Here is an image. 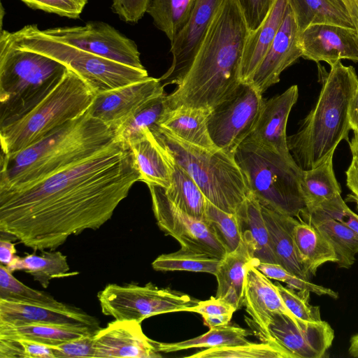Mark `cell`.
I'll return each instance as SVG.
<instances>
[{"label":"cell","mask_w":358,"mask_h":358,"mask_svg":"<svg viewBox=\"0 0 358 358\" xmlns=\"http://www.w3.org/2000/svg\"><path fill=\"white\" fill-rule=\"evenodd\" d=\"M97 298L103 315L140 323L153 315L187 312L199 302L189 294L151 282L143 286L108 284L98 293Z\"/></svg>","instance_id":"30bf717a"},{"label":"cell","mask_w":358,"mask_h":358,"mask_svg":"<svg viewBox=\"0 0 358 358\" xmlns=\"http://www.w3.org/2000/svg\"><path fill=\"white\" fill-rule=\"evenodd\" d=\"M116 140L115 130L90 109L37 143L1 154L0 190L20 188L89 158Z\"/></svg>","instance_id":"3957f363"},{"label":"cell","mask_w":358,"mask_h":358,"mask_svg":"<svg viewBox=\"0 0 358 358\" xmlns=\"http://www.w3.org/2000/svg\"><path fill=\"white\" fill-rule=\"evenodd\" d=\"M348 115L352 130L358 133V88L351 99Z\"/></svg>","instance_id":"9f6ffc18"},{"label":"cell","mask_w":358,"mask_h":358,"mask_svg":"<svg viewBox=\"0 0 358 358\" xmlns=\"http://www.w3.org/2000/svg\"><path fill=\"white\" fill-rule=\"evenodd\" d=\"M243 305L264 338L275 314L284 313L296 318L283 303L275 284L255 264L246 272Z\"/></svg>","instance_id":"7402d4cb"},{"label":"cell","mask_w":358,"mask_h":358,"mask_svg":"<svg viewBox=\"0 0 358 358\" xmlns=\"http://www.w3.org/2000/svg\"><path fill=\"white\" fill-rule=\"evenodd\" d=\"M66 71L57 60L17 48L0 36V128L31 110Z\"/></svg>","instance_id":"5b68a950"},{"label":"cell","mask_w":358,"mask_h":358,"mask_svg":"<svg viewBox=\"0 0 358 358\" xmlns=\"http://www.w3.org/2000/svg\"><path fill=\"white\" fill-rule=\"evenodd\" d=\"M96 333L82 328L40 324L13 325L0 322V338H24L50 345H56Z\"/></svg>","instance_id":"d6a6232c"},{"label":"cell","mask_w":358,"mask_h":358,"mask_svg":"<svg viewBox=\"0 0 358 358\" xmlns=\"http://www.w3.org/2000/svg\"><path fill=\"white\" fill-rule=\"evenodd\" d=\"M334 330L326 321L306 322L284 313L275 314L264 341H274L295 358L325 357L334 339Z\"/></svg>","instance_id":"5bb4252c"},{"label":"cell","mask_w":358,"mask_h":358,"mask_svg":"<svg viewBox=\"0 0 358 358\" xmlns=\"http://www.w3.org/2000/svg\"><path fill=\"white\" fill-rule=\"evenodd\" d=\"M346 184L351 192L350 200L355 202L358 209V157L352 156L349 167L345 171Z\"/></svg>","instance_id":"f5cc1de1"},{"label":"cell","mask_w":358,"mask_h":358,"mask_svg":"<svg viewBox=\"0 0 358 358\" xmlns=\"http://www.w3.org/2000/svg\"><path fill=\"white\" fill-rule=\"evenodd\" d=\"M242 242L257 262L277 264L260 203L249 194L236 211Z\"/></svg>","instance_id":"cb8c5ba5"},{"label":"cell","mask_w":358,"mask_h":358,"mask_svg":"<svg viewBox=\"0 0 358 358\" xmlns=\"http://www.w3.org/2000/svg\"><path fill=\"white\" fill-rule=\"evenodd\" d=\"M305 222L317 229L332 245L341 268H350L358 254V235L349 227L322 210L303 212Z\"/></svg>","instance_id":"f1b7e54d"},{"label":"cell","mask_w":358,"mask_h":358,"mask_svg":"<svg viewBox=\"0 0 358 358\" xmlns=\"http://www.w3.org/2000/svg\"><path fill=\"white\" fill-rule=\"evenodd\" d=\"M50 37L94 55L136 69H145L134 41L110 24L88 22L84 26L43 30Z\"/></svg>","instance_id":"4fadbf2b"},{"label":"cell","mask_w":358,"mask_h":358,"mask_svg":"<svg viewBox=\"0 0 358 358\" xmlns=\"http://www.w3.org/2000/svg\"><path fill=\"white\" fill-rule=\"evenodd\" d=\"M287 1L300 33L311 25L321 24L355 29L350 17L328 0Z\"/></svg>","instance_id":"836d02e7"},{"label":"cell","mask_w":358,"mask_h":358,"mask_svg":"<svg viewBox=\"0 0 358 358\" xmlns=\"http://www.w3.org/2000/svg\"><path fill=\"white\" fill-rule=\"evenodd\" d=\"M159 78L148 77L115 90L96 94L92 115L114 130L150 99L164 94Z\"/></svg>","instance_id":"2e32d148"},{"label":"cell","mask_w":358,"mask_h":358,"mask_svg":"<svg viewBox=\"0 0 358 358\" xmlns=\"http://www.w3.org/2000/svg\"><path fill=\"white\" fill-rule=\"evenodd\" d=\"M0 358H55L50 345L24 338H0Z\"/></svg>","instance_id":"f6af8a7d"},{"label":"cell","mask_w":358,"mask_h":358,"mask_svg":"<svg viewBox=\"0 0 358 358\" xmlns=\"http://www.w3.org/2000/svg\"><path fill=\"white\" fill-rule=\"evenodd\" d=\"M151 0H113L112 9L127 23H136L146 13Z\"/></svg>","instance_id":"f907efd6"},{"label":"cell","mask_w":358,"mask_h":358,"mask_svg":"<svg viewBox=\"0 0 358 358\" xmlns=\"http://www.w3.org/2000/svg\"><path fill=\"white\" fill-rule=\"evenodd\" d=\"M350 149L352 156L358 157V133L354 132V137L348 141Z\"/></svg>","instance_id":"680465c9"},{"label":"cell","mask_w":358,"mask_h":358,"mask_svg":"<svg viewBox=\"0 0 358 358\" xmlns=\"http://www.w3.org/2000/svg\"><path fill=\"white\" fill-rule=\"evenodd\" d=\"M164 93L156 96L142 106L115 129L116 140L128 143L140 136L145 129L155 131L159 122L169 110Z\"/></svg>","instance_id":"8d00e7d4"},{"label":"cell","mask_w":358,"mask_h":358,"mask_svg":"<svg viewBox=\"0 0 358 358\" xmlns=\"http://www.w3.org/2000/svg\"><path fill=\"white\" fill-rule=\"evenodd\" d=\"M0 299L33 302H52L56 301L53 296L34 289L21 282L3 264L0 265Z\"/></svg>","instance_id":"ee69618b"},{"label":"cell","mask_w":358,"mask_h":358,"mask_svg":"<svg viewBox=\"0 0 358 358\" xmlns=\"http://www.w3.org/2000/svg\"><path fill=\"white\" fill-rule=\"evenodd\" d=\"M96 93L68 69L55 88L17 120L0 128L1 155L16 153L86 113Z\"/></svg>","instance_id":"8992f818"},{"label":"cell","mask_w":358,"mask_h":358,"mask_svg":"<svg viewBox=\"0 0 358 358\" xmlns=\"http://www.w3.org/2000/svg\"><path fill=\"white\" fill-rule=\"evenodd\" d=\"M319 210L345 224L358 235V215L347 206L341 196L327 203Z\"/></svg>","instance_id":"816d5d0a"},{"label":"cell","mask_w":358,"mask_h":358,"mask_svg":"<svg viewBox=\"0 0 358 358\" xmlns=\"http://www.w3.org/2000/svg\"><path fill=\"white\" fill-rule=\"evenodd\" d=\"M250 31L235 0H224L194 57L166 94L169 110L180 106L210 110L241 83L240 68Z\"/></svg>","instance_id":"7a4b0ae2"},{"label":"cell","mask_w":358,"mask_h":358,"mask_svg":"<svg viewBox=\"0 0 358 358\" xmlns=\"http://www.w3.org/2000/svg\"><path fill=\"white\" fill-rule=\"evenodd\" d=\"M0 322L17 325L40 324L87 329L97 332L98 320L80 308L62 302H33L0 299Z\"/></svg>","instance_id":"9a60e30c"},{"label":"cell","mask_w":358,"mask_h":358,"mask_svg":"<svg viewBox=\"0 0 358 358\" xmlns=\"http://www.w3.org/2000/svg\"><path fill=\"white\" fill-rule=\"evenodd\" d=\"M275 285L283 303L296 318L306 322L322 320L320 307L310 303V292L295 290L279 282Z\"/></svg>","instance_id":"7bdbcfd3"},{"label":"cell","mask_w":358,"mask_h":358,"mask_svg":"<svg viewBox=\"0 0 358 358\" xmlns=\"http://www.w3.org/2000/svg\"><path fill=\"white\" fill-rule=\"evenodd\" d=\"M250 191L263 206L299 218L306 205L301 187L303 170L266 147L245 138L234 152Z\"/></svg>","instance_id":"ba28073f"},{"label":"cell","mask_w":358,"mask_h":358,"mask_svg":"<svg viewBox=\"0 0 358 358\" xmlns=\"http://www.w3.org/2000/svg\"><path fill=\"white\" fill-rule=\"evenodd\" d=\"M210 110L201 108L180 106L168 110L162 117L159 129L190 144L206 149L217 148L207 126Z\"/></svg>","instance_id":"83f0119b"},{"label":"cell","mask_w":358,"mask_h":358,"mask_svg":"<svg viewBox=\"0 0 358 358\" xmlns=\"http://www.w3.org/2000/svg\"><path fill=\"white\" fill-rule=\"evenodd\" d=\"M250 333L238 326L222 325L210 328V330L195 338L176 342H158L157 349L162 353H169L191 348H213L231 346L248 342L247 336Z\"/></svg>","instance_id":"e575fe53"},{"label":"cell","mask_w":358,"mask_h":358,"mask_svg":"<svg viewBox=\"0 0 358 358\" xmlns=\"http://www.w3.org/2000/svg\"><path fill=\"white\" fill-rule=\"evenodd\" d=\"M264 103L262 94L250 84L241 83L228 98L209 112L207 126L215 145L234 155L255 129Z\"/></svg>","instance_id":"8fae6325"},{"label":"cell","mask_w":358,"mask_h":358,"mask_svg":"<svg viewBox=\"0 0 358 358\" xmlns=\"http://www.w3.org/2000/svg\"><path fill=\"white\" fill-rule=\"evenodd\" d=\"M139 180L129 145L115 140L38 181L0 190V233L35 251L55 250L103 225Z\"/></svg>","instance_id":"6da1fadb"},{"label":"cell","mask_w":358,"mask_h":358,"mask_svg":"<svg viewBox=\"0 0 358 358\" xmlns=\"http://www.w3.org/2000/svg\"><path fill=\"white\" fill-rule=\"evenodd\" d=\"M299 261L311 276L327 262L338 261L335 250L327 238L313 224L299 221L293 230Z\"/></svg>","instance_id":"f546056e"},{"label":"cell","mask_w":358,"mask_h":358,"mask_svg":"<svg viewBox=\"0 0 358 358\" xmlns=\"http://www.w3.org/2000/svg\"><path fill=\"white\" fill-rule=\"evenodd\" d=\"M352 20L358 32V0H328Z\"/></svg>","instance_id":"db71d44e"},{"label":"cell","mask_w":358,"mask_h":358,"mask_svg":"<svg viewBox=\"0 0 358 358\" xmlns=\"http://www.w3.org/2000/svg\"><path fill=\"white\" fill-rule=\"evenodd\" d=\"M203 220L227 253L234 252L239 247L242 240L235 214L221 210L207 199Z\"/></svg>","instance_id":"60d3db41"},{"label":"cell","mask_w":358,"mask_h":358,"mask_svg":"<svg viewBox=\"0 0 358 358\" xmlns=\"http://www.w3.org/2000/svg\"><path fill=\"white\" fill-rule=\"evenodd\" d=\"M220 260L211 255L181 248L176 252L158 256L152 266L159 271H186L215 275Z\"/></svg>","instance_id":"74e56055"},{"label":"cell","mask_w":358,"mask_h":358,"mask_svg":"<svg viewBox=\"0 0 358 358\" xmlns=\"http://www.w3.org/2000/svg\"><path fill=\"white\" fill-rule=\"evenodd\" d=\"M255 266L270 279L285 282L288 287L295 290H306L317 295L328 296L334 299L338 298L337 292L317 284L310 280L301 278L282 267L281 265L273 263L257 262Z\"/></svg>","instance_id":"b9f144b4"},{"label":"cell","mask_w":358,"mask_h":358,"mask_svg":"<svg viewBox=\"0 0 358 358\" xmlns=\"http://www.w3.org/2000/svg\"><path fill=\"white\" fill-rule=\"evenodd\" d=\"M348 353L350 356L358 358V334L350 338Z\"/></svg>","instance_id":"6f0895ef"},{"label":"cell","mask_w":358,"mask_h":358,"mask_svg":"<svg viewBox=\"0 0 358 358\" xmlns=\"http://www.w3.org/2000/svg\"><path fill=\"white\" fill-rule=\"evenodd\" d=\"M127 145L140 174L139 181L168 188L171 178L169 155L151 130L145 129Z\"/></svg>","instance_id":"603a6c76"},{"label":"cell","mask_w":358,"mask_h":358,"mask_svg":"<svg viewBox=\"0 0 358 358\" xmlns=\"http://www.w3.org/2000/svg\"><path fill=\"white\" fill-rule=\"evenodd\" d=\"M141 323L115 320L94 336L95 358L162 357L158 342L143 333Z\"/></svg>","instance_id":"ac0fdd59"},{"label":"cell","mask_w":358,"mask_h":358,"mask_svg":"<svg viewBox=\"0 0 358 358\" xmlns=\"http://www.w3.org/2000/svg\"><path fill=\"white\" fill-rule=\"evenodd\" d=\"M299 35L294 15L288 6L273 41L248 83L262 94L278 83L281 73L302 57Z\"/></svg>","instance_id":"ffe728a7"},{"label":"cell","mask_w":358,"mask_h":358,"mask_svg":"<svg viewBox=\"0 0 358 358\" xmlns=\"http://www.w3.org/2000/svg\"><path fill=\"white\" fill-rule=\"evenodd\" d=\"M236 309L222 299L212 296L188 309L187 312L199 313L209 328L228 324Z\"/></svg>","instance_id":"bcb514c9"},{"label":"cell","mask_w":358,"mask_h":358,"mask_svg":"<svg viewBox=\"0 0 358 358\" xmlns=\"http://www.w3.org/2000/svg\"><path fill=\"white\" fill-rule=\"evenodd\" d=\"M287 0H275L262 24L250 33L243 50L240 80L248 83L265 56L285 18Z\"/></svg>","instance_id":"484cf974"},{"label":"cell","mask_w":358,"mask_h":358,"mask_svg":"<svg viewBox=\"0 0 358 358\" xmlns=\"http://www.w3.org/2000/svg\"><path fill=\"white\" fill-rule=\"evenodd\" d=\"M28 7L71 19L80 17L88 0H20Z\"/></svg>","instance_id":"7dc6e473"},{"label":"cell","mask_w":358,"mask_h":358,"mask_svg":"<svg viewBox=\"0 0 358 358\" xmlns=\"http://www.w3.org/2000/svg\"><path fill=\"white\" fill-rule=\"evenodd\" d=\"M255 261L242 242L234 252L221 259L214 275L217 282L215 297L232 305L236 310L243 306L246 272Z\"/></svg>","instance_id":"4316f807"},{"label":"cell","mask_w":358,"mask_h":358,"mask_svg":"<svg viewBox=\"0 0 358 358\" xmlns=\"http://www.w3.org/2000/svg\"><path fill=\"white\" fill-rule=\"evenodd\" d=\"M250 33L255 31L267 17L275 0H235Z\"/></svg>","instance_id":"c3c4849f"},{"label":"cell","mask_w":358,"mask_h":358,"mask_svg":"<svg viewBox=\"0 0 358 358\" xmlns=\"http://www.w3.org/2000/svg\"><path fill=\"white\" fill-rule=\"evenodd\" d=\"M22 270L30 274L43 288L52 279L76 275L69 273L66 256L59 251H42L40 255L28 254L22 257Z\"/></svg>","instance_id":"ab89813d"},{"label":"cell","mask_w":358,"mask_h":358,"mask_svg":"<svg viewBox=\"0 0 358 358\" xmlns=\"http://www.w3.org/2000/svg\"><path fill=\"white\" fill-rule=\"evenodd\" d=\"M94 335H89L51 345L55 358L92 357L95 358Z\"/></svg>","instance_id":"681fc988"},{"label":"cell","mask_w":358,"mask_h":358,"mask_svg":"<svg viewBox=\"0 0 358 358\" xmlns=\"http://www.w3.org/2000/svg\"><path fill=\"white\" fill-rule=\"evenodd\" d=\"M17 48L34 51L52 58L85 80L98 94L148 78L145 69L129 66L60 42L28 24L1 35Z\"/></svg>","instance_id":"9c48e42d"},{"label":"cell","mask_w":358,"mask_h":358,"mask_svg":"<svg viewBox=\"0 0 358 358\" xmlns=\"http://www.w3.org/2000/svg\"><path fill=\"white\" fill-rule=\"evenodd\" d=\"M261 205L268 231L270 245L278 264L292 274L310 280V275L300 264L294 241L293 230L298 223L296 217L284 215Z\"/></svg>","instance_id":"d4e9b609"},{"label":"cell","mask_w":358,"mask_h":358,"mask_svg":"<svg viewBox=\"0 0 358 358\" xmlns=\"http://www.w3.org/2000/svg\"><path fill=\"white\" fill-rule=\"evenodd\" d=\"M358 88L353 66L341 61L331 65L315 107L303 119L298 131L287 136L290 154L298 166L313 169L334 154L339 143L348 141L352 130L349 106Z\"/></svg>","instance_id":"277c9868"},{"label":"cell","mask_w":358,"mask_h":358,"mask_svg":"<svg viewBox=\"0 0 358 358\" xmlns=\"http://www.w3.org/2000/svg\"><path fill=\"white\" fill-rule=\"evenodd\" d=\"M334 154L330 155L320 165L303 170L301 187L306 205L303 212L312 213L324 203L341 196V189L333 168Z\"/></svg>","instance_id":"4dcf8cb0"},{"label":"cell","mask_w":358,"mask_h":358,"mask_svg":"<svg viewBox=\"0 0 358 358\" xmlns=\"http://www.w3.org/2000/svg\"><path fill=\"white\" fill-rule=\"evenodd\" d=\"M192 358H295L287 350L273 341L256 343L247 342L236 345L207 348L187 356Z\"/></svg>","instance_id":"f35d334b"},{"label":"cell","mask_w":358,"mask_h":358,"mask_svg":"<svg viewBox=\"0 0 358 358\" xmlns=\"http://www.w3.org/2000/svg\"><path fill=\"white\" fill-rule=\"evenodd\" d=\"M196 0H151L146 13L171 43L186 25Z\"/></svg>","instance_id":"d590c367"},{"label":"cell","mask_w":358,"mask_h":358,"mask_svg":"<svg viewBox=\"0 0 358 358\" xmlns=\"http://www.w3.org/2000/svg\"><path fill=\"white\" fill-rule=\"evenodd\" d=\"M298 96V86L294 85L282 94L264 100L259 120L247 138L273 150L289 162H295L288 148L286 129Z\"/></svg>","instance_id":"44dd1931"},{"label":"cell","mask_w":358,"mask_h":358,"mask_svg":"<svg viewBox=\"0 0 358 358\" xmlns=\"http://www.w3.org/2000/svg\"><path fill=\"white\" fill-rule=\"evenodd\" d=\"M152 132L210 202L225 212L236 213L250 191L234 155L220 148L209 150L190 144L160 129Z\"/></svg>","instance_id":"52a82bcc"},{"label":"cell","mask_w":358,"mask_h":358,"mask_svg":"<svg viewBox=\"0 0 358 358\" xmlns=\"http://www.w3.org/2000/svg\"><path fill=\"white\" fill-rule=\"evenodd\" d=\"M224 0H196L189 20L171 43V66L159 78L164 87L174 85L188 68Z\"/></svg>","instance_id":"e0dca14e"},{"label":"cell","mask_w":358,"mask_h":358,"mask_svg":"<svg viewBox=\"0 0 358 358\" xmlns=\"http://www.w3.org/2000/svg\"><path fill=\"white\" fill-rule=\"evenodd\" d=\"M302 57L330 66L341 59L358 62V32L331 24H314L300 33Z\"/></svg>","instance_id":"d6986e66"},{"label":"cell","mask_w":358,"mask_h":358,"mask_svg":"<svg viewBox=\"0 0 358 358\" xmlns=\"http://www.w3.org/2000/svg\"><path fill=\"white\" fill-rule=\"evenodd\" d=\"M16 249L10 240L0 239V262L7 266L15 257Z\"/></svg>","instance_id":"11a10c76"},{"label":"cell","mask_w":358,"mask_h":358,"mask_svg":"<svg viewBox=\"0 0 358 358\" xmlns=\"http://www.w3.org/2000/svg\"><path fill=\"white\" fill-rule=\"evenodd\" d=\"M157 225L174 238L181 248L222 259L227 251L204 220L189 215L178 208L166 196L164 188L148 185Z\"/></svg>","instance_id":"7c38bea8"},{"label":"cell","mask_w":358,"mask_h":358,"mask_svg":"<svg viewBox=\"0 0 358 358\" xmlns=\"http://www.w3.org/2000/svg\"><path fill=\"white\" fill-rule=\"evenodd\" d=\"M166 150L171 168V185L168 188L164 187L166 196L180 210L203 220L207 199L193 178Z\"/></svg>","instance_id":"1f68e13d"}]
</instances>
